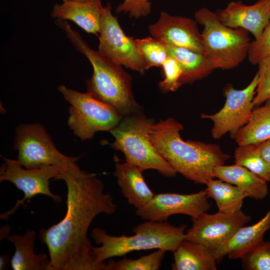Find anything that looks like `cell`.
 <instances>
[{"label": "cell", "mask_w": 270, "mask_h": 270, "mask_svg": "<svg viewBox=\"0 0 270 270\" xmlns=\"http://www.w3.org/2000/svg\"><path fill=\"white\" fill-rule=\"evenodd\" d=\"M56 180L66 182L67 211L60 222L40 231L49 252L48 270H106L107 263L96 260L87 233L96 216L116 210L112 196L104 192V184L95 174L79 168L63 170Z\"/></svg>", "instance_id": "6da1fadb"}, {"label": "cell", "mask_w": 270, "mask_h": 270, "mask_svg": "<svg viewBox=\"0 0 270 270\" xmlns=\"http://www.w3.org/2000/svg\"><path fill=\"white\" fill-rule=\"evenodd\" d=\"M182 125L172 118L153 124L150 140L158 152L177 173L198 184L214 178L215 167L223 165L230 156L216 144L182 140Z\"/></svg>", "instance_id": "7a4b0ae2"}, {"label": "cell", "mask_w": 270, "mask_h": 270, "mask_svg": "<svg viewBox=\"0 0 270 270\" xmlns=\"http://www.w3.org/2000/svg\"><path fill=\"white\" fill-rule=\"evenodd\" d=\"M55 22L65 31L76 50L84 55L92 66L93 74L86 81L87 92L114 107L123 117L142 114V107L136 102L132 92V77L122 66L91 49L64 20L57 19Z\"/></svg>", "instance_id": "3957f363"}, {"label": "cell", "mask_w": 270, "mask_h": 270, "mask_svg": "<svg viewBox=\"0 0 270 270\" xmlns=\"http://www.w3.org/2000/svg\"><path fill=\"white\" fill-rule=\"evenodd\" d=\"M186 228L185 224L175 226L166 220H146L133 228V236H112L100 228H95L91 236L100 246H93V254L98 262H102L136 250L157 248L174 252L185 238Z\"/></svg>", "instance_id": "277c9868"}, {"label": "cell", "mask_w": 270, "mask_h": 270, "mask_svg": "<svg viewBox=\"0 0 270 270\" xmlns=\"http://www.w3.org/2000/svg\"><path fill=\"white\" fill-rule=\"evenodd\" d=\"M154 120L142 114L124 117L120 123L110 130L114 140L109 143L112 148L122 152L126 162L143 170H156L168 178L174 177L176 172L158 152L152 144L150 134Z\"/></svg>", "instance_id": "5b68a950"}, {"label": "cell", "mask_w": 270, "mask_h": 270, "mask_svg": "<svg viewBox=\"0 0 270 270\" xmlns=\"http://www.w3.org/2000/svg\"><path fill=\"white\" fill-rule=\"evenodd\" d=\"M194 16L197 23L204 26L202 54L216 69L234 68L246 59L250 42L248 30L225 26L216 12L206 8L198 9Z\"/></svg>", "instance_id": "8992f818"}, {"label": "cell", "mask_w": 270, "mask_h": 270, "mask_svg": "<svg viewBox=\"0 0 270 270\" xmlns=\"http://www.w3.org/2000/svg\"><path fill=\"white\" fill-rule=\"evenodd\" d=\"M64 98L71 105L68 108V125L82 140L91 139L99 131L110 132L124 118L112 106L64 85L58 87Z\"/></svg>", "instance_id": "52a82bcc"}, {"label": "cell", "mask_w": 270, "mask_h": 270, "mask_svg": "<svg viewBox=\"0 0 270 270\" xmlns=\"http://www.w3.org/2000/svg\"><path fill=\"white\" fill-rule=\"evenodd\" d=\"M14 148L18 150L17 160L25 168L44 165L57 166L64 170L78 168L79 157H70L56 148L44 126L40 124H21L16 130Z\"/></svg>", "instance_id": "ba28073f"}, {"label": "cell", "mask_w": 270, "mask_h": 270, "mask_svg": "<svg viewBox=\"0 0 270 270\" xmlns=\"http://www.w3.org/2000/svg\"><path fill=\"white\" fill-rule=\"evenodd\" d=\"M4 162L0 168V182L9 181L24 192V196L18 200L13 208L0 214V219L7 220L26 200L38 194L50 198L56 203L62 200V197L53 194L50 190L49 181L56 179L64 170L57 166L44 165L40 168L24 169L17 160L2 157Z\"/></svg>", "instance_id": "9c48e42d"}, {"label": "cell", "mask_w": 270, "mask_h": 270, "mask_svg": "<svg viewBox=\"0 0 270 270\" xmlns=\"http://www.w3.org/2000/svg\"><path fill=\"white\" fill-rule=\"evenodd\" d=\"M98 33L100 52L116 64L144 74L148 70L134 38L124 33L110 3L103 8Z\"/></svg>", "instance_id": "30bf717a"}, {"label": "cell", "mask_w": 270, "mask_h": 270, "mask_svg": "<svg viewBox=\"0 0 270 270\" xmlns=\"http://www.w3.org/2000/svg\"><path fill=\"white\" fill-rule=\"evenodd\" d=\"M251 218L241 210L232 213L220 211L214 214L204 212L191 218L192 226L186 231L184 239L204 246L216 258L233 234Z\"/></svg>", "instance_id": "8fae6325"}, {"label": "cell", "mask_w": 270, "mask_h": 270, "mask_svg": "<svg viewBox=\"0 0 270 270\" xmlns=\"http://www.w3.org/2000/svg\"><path fill=\"white\" fill-rule=\"evenodd\" d=\"M258 82L256 73L250 84L242 90H236L232 84H228L223 91L226 98L223 108L214 114H201V118L213 122L211 130L213 138L220 139L227 132H234L247 124L254 108L252 102Z\"/></svg>", "instance_id": "7c38bea8"}, {"label": "cell", "mask_w": 270, "mask_h": 270, "mask_svg": "<svg viewBox=\"0 0 270 270\" xmlns=\"http://www.w3.org/2000/svg\"><path fill=\"white\" fill-rule=\"evenodd\" d=\"M204 190L190 194L162 193L143 206L136 209V214L146 220L164 221L174 214L195 218L207 212L210 204Z\"/></svg>", "instance_id": "4fadbf2b"}, {"label": "cell", "mask_w": 270, "mask_h": 270, "mask_svg": "<svg viewBox=\"0 0 270 270\" xmlns=\"http://www.w3.org/2000/svg\"><path fill=\"white\" fill-rule=\"evenodd\" d=\"M148 30L152 37L164 44L202 54V34L196 20L162 12Z\"/></svg>", "instance_id": "5bb4252c"}, {"label": "cell", "mask_w": 270, "mask_h": 270, "mask_svg": "<svg viewBox=\"0 0 270 270\" xmlns=\"http://www.w3.org/2000/svg\"><path fill=\"white\" fill-rule=\"evenodd\" d=\"M225 26L242 28L252 33L255 39L262 34L270 20V0H258L247 6L240 1H232L216 12Z\"/></svg>", "instance_id": "9a60e30c"}, {"label": "cell", "mask_w": 270, "mask_h": 270, "mask_svg": "<svg viewBox=\"0 0 270 270\" xmlns=\"http://www.w3.org/2000/svg\"><path fill=\"white\" fill-rule=\"evenodd\" d=\"M103 8L100 0L64 1L61 4H54L50 16L70 20L86 32L97 34Z\"/></svg>", "instance_id": "2e32d148"}, {"label": "cell", "mask_w": 270, "mask_h": 270, "mask_svg": "<svg viewBox=\"0 0 270 270\" xmlns=\"http://www.w3.org/2000/svg\"><path fill=\"white\" fill-rule=\"evenodd\" d=\"M144 170L128 162H116L114 175L123 196L128 204L139 208L154 196L142 175Z\"/></svg>", "instance_id": "e0dca14e"}, {"label": "cell", "mask_w": 270, "mask_h": 270, "mask_svg": "<svg viewBox=\"0 0 270 270\" xmlns=\"http://www.w3.org/2000/svg\"><path fill=\"white\" fill-rule=\"evenodd\" d=\"M270 229V210L256 224L240 228L217 254V263L226 256L230 260L240 258L264 241V234Z\"/></svg>", "instance_id": "ac0fdd59"}, {"label": "cell", "mask_w": 270, "mask_h": 270, "mask_svg": "<svg viewBox=\"0 0 270 270\" xmlns=\"http://www.w3.org/2000/svg\"><path fill=\"white\" fill-rule=\"evenodd\" d=\"M164 44L168 56L174 58L180 66L182 72L179 80L180 86L202 79L216 69L212 62L202 54Z\"/></svg>", "instance_id": "d6986e66"}, {"label": "cell", "mask_w": 270, "mask_h": 270, "mask_svg": "<svg viewBox=\"0 0 270 270\" xmlns=\"http://www.w3.org/2000/svg\"><path fill=\"white\" fill-rule=\"evenodd\" d=\"M172 270H216V254L204 246L184 239L173 252Z\"/></svg>", "instance_id": "ffe728a7"}, {"label": "cell", "mask_w": 270, "mask_h": 270, "mask_svg": "<svg viewBox=\"0 0 270 270\" xmlns=\"http://www.w3.org/2000/svg\"><path fill=\"white\" fill-rule=\"evenodd\" d=\"M213 176L240 187L248 196L256 200H262L268 194L266 181L247 168L236 164L216 166L214 170Z\"/></svg>", "instance_id": "44dd1931"}, {"label": "cell", "mask_w": 270, "mask_h": 270, "mask_svg": "<svg viewBox=\"0 0 270 270\" xmlns=\"http://www.w3.org/2000/svg\"><path fill=\"white\" fill-rule=\"evenodd\" d=\"M36 233L30 229L24 235H8L7 238L14 244L15 252L11 260L14 270H48L50 260L44 253L34 252Z\"/></svg>", "instance_id": "7402d4cb"}, {"label": "cell", "mask_w": 270, "mask_h": 270, "mask_svg": "<svg viewBox=\"0 0 270 270\" xmlns=\"http://www.w3.org/2000/svg\"><path fill=\"white\" fill-rule=\"evenodd\" d=\"M264 103L252 110L246 125L230 134L238 146L258 144L270 138V99Z\"/></svg>", "instance_id": "603a6c76"}, {"label": "cell", "mask_w": 270, "mask_h": 270, "mask_svg": "<svg viewBox=\"0 0 270 270\" xmlns=\"http://www.w3.org/2000/svg\"><path fill=\"white\" fill-rule=\"evenodd\" d=\"M205 184L207 197L214 200L220 212L232 213L240 210L244 199L248 196L240 187L220 179L210 178Z\"/></svg>", "instance_id": "cb8c5ba5"}, {"label": "cell", "mask_w": 270, "mask_h": 270, "mask_svg": "<svg viewBox=\"0 0 270 270\" xmlns=\"http://www.w3.org/2000/svg\"><path fill=\"white\" fill-rule=\"evenodd\" d=\"M234 156L235 164L247 168L266 182H270V164L262 157L258 144L238 146Z\"/></svg>", "instance_id": "d4e9b609"}, {"label": "cell", "mask_w": 270, "mask_h": 270, "mask_svg": "<svg viewBox=\"0 0 270 270\" xmlns=\"http://www.w3.org/2000/svg\"><path fill=\"white\" fill-rule=\"evenodd\" d=\"M166 252L163 249H158L138 259L124 258L117 262L110 259L107 263L106 270H158Z\"/></svg>", "instance_id": "484cf974"}, {"label": "cell", "mask_w": 270, "mask_h": 270, "mask_svg": "<svg viewBox=\"0 0 270 270\" xmlns=\"http://www.w3.org/2000/svg\"><path fill=\"white\" fill-rule=\"evenodd\" d=\"M134 40L147 70L162 66L168 56L164 44L152 36L134 38Z\"/></svg>", "instance_id": "4316f807"}, {"label": "cell", "mask_w": 270, "mask_h": 270, "mask_svg": "<svg viewBox=\"0 0 270 270\" xmlns=\"http://www.w3.org/2000/svg\"><path fill=\"white\" fill-rule=\"evenodd\" d=\"M240 259L244 269L270 270V242L264 241Z\"/></svg>", "instance_id": "83f0119b"}, {"label": "cell", "mask_w": 270, "mask_h": 270, "mask_svg": "<svg viewBox=\"0 0 270 270\" xmlns=\"http://www.w3.org/2000/svg\"><path fill=\"white\" fill-rule=\"evenodd\" d=\"M258 65V82L253 99L254 108L270 99V56L261 60Z\"/></svg>", "instance_id": "f1b7e54d"}, {"label": "cell", "mask_w": 270, "mask_h": 270, "mask_svg": "<svg viewBox=\"0 0 270 270\" xmlns=\"http://www.w3.org/2000/svg\"><path fill=\"white\" fill-rule=\"evenodd\" d=\"M162 67L164 78L158 83L160 90L163 93L176 91L180 87L179 80L182 72L178 63L168 56Z\"/></svg>", "instance_id": "f546056e"}, {"label": "cell", "mask_w": 270, "mask_h": 270, "mask_svg": "<svg viewBox=\"0 0 270 270\" xmlns=\"http://www.w3.org/2000/svg\"><path fill=\"white\" fill-rule=\"evenodd\" d=\"M270 56V20L260 36L250 42L247 57L250 64H258Z\"/></svg>", "instance_id": "4dcf8cb0"}, {"label": "cell", "mask_w": 270, "mask_h": 270, "mask_svg": "<svg viewBox=\"0 0 270 270\" xmlns=\"http://www.w3.org/2000/svg\"><path fill=\"white\" fill-rule=\"evenodd\" d=\"M151 8L150 0H124L116 8V12L127 14L130 18L138 19L148 15Z\"/></svg>", "instance_id": "1f68e13d"}, {"label": "cell", "mask_w": 270, "mask_h": 270, "mask_svg": "<svg viewBox=\"0 0 270 270\" xmlns=\"http://www.w3.org/2000/svg\"><path fill=\"white\" fill-rule=\"evenodd\" d=\"M258 146L262 157L270 164V138L258 144Z\"/></svg>", "instance_id": "d6a6232c"}, {"label": "cell", "mask_w": 270, "mask_h": 270, "mask_svg": "<svg viewBox=\"0 0 270 270\" xmlns=\"http://www.w3.org/2000/svg\"><path fill=\"white\" fill-rule=\"evenodd\" d=\"M10 258L7 255H0V270H8L9 266Z\"/></svg>", "instance_id": "836d02e7"}, {"label": "cell", "mask_w": 270, "mask_h": 270, "mask_svg": "<svg viewBox=\"0 0 270 270\" xmlns=\"http://www.w3.org/2000/svg\"><path fill=\"white\" fill-rule=\"evenodd\" d=\"M10 227L8 226H4L1 228H0V240L2 239H3L5 238H6L8 236V234L10 233Z\"/></svg>", "instance_id": "e575fe53"}, {"label": "cell", "mask_w": 270, "mask_h": 270, "mask_svg": "<svg viewBox=\"0 0 270 270\" xmlns=\"http://www.w3.org/2000/svg\"><path fill=\"white\" fill-rule=\"evenodd\" d=\"M62 0L64 2V1H69V0L83 1V0Z\"/></svg>", "instance_id": "d590c367"}]
</instances>
